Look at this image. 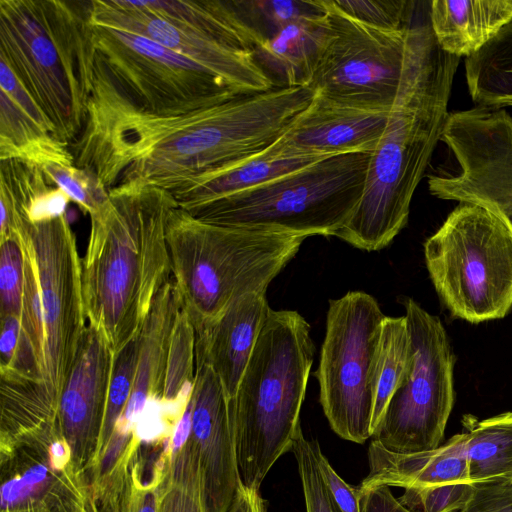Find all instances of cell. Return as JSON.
Masks as SVG:
<instances>
[{
	"label": "cell",
	"instance_id": "51",
	"mask_svg": "<svg viewBox=\"0 0 512 512\" xmlns=\"http://www.w3.org/2000/svg\"><path fill=\"white\" fill-rule=\"evenodd\" d=\"M507 106H511V107H512V100H511V101H509V102H507V103L505 104L504 108H505V107H507Z\"/></svg>",
	"mask_w": 512,
	"mask_h": 512
},
{
	"label": "cell",
	"instance_id": "26",
	"mask_svg": "<svg viewBox=\"0 0 512 512\" xmlns=\"http://www.w3.org/2000/svg\"><path fill=\"white\" fill-rule=\"evenodd\" d=\"M512 19V0H433L429 24L438 46L456 57L484 47Z\"/></svg>",
	"mask_w": 512,
	"mask_h": 512
},
{
	"label": "cell",
	"instance_id": "23",
	"mask_svg": "<svg viewBox=\"0 0 512 512\" xmlns=\"http://www.w3.org/2000/svg\"><path fill=\"white\" fill-rule=\"evenodd\" d=\"M182 307L173 278L156 295L139 334L133 388L112 436L130 442L149 397H162L172 330Z\"/></svg>",
	"mask_w": 512,
	"mask_h": 512
},
{
	"label": "cell",
	"instance_id": "37",
	"mask_svg": "<svg viewBox=\"0 0 512 512\" xmlns=\"http://www.w3.org/2000/svg\"><path fill=\"white\" fill-rule=\"evenodd\" d=\"M314 442L307 440L300 429L291 448L298 465L306 512H342L324 481Z\"/></svg>",
	"mask_w": 512,
	"mask_h": 512
},
{
	"label": "cell",
	"instance_id": "4",
	"mask_svg": "<svg viewBox=\"0 0 512 512\" xmlns=\"http://www.w3.org/2000/svg\"><path fill=\"white\" fill-rule=\"evenodd\" d=\"M96 54L90 1L0 0V59L68 145L86 122Z\"/></svg>",
	"mask_w": 512,
	"mask_h": 512
},
{
	"label": "cell",
	"instance_id": "38",
	"mask_svg": "<svg viewBox=\"0 0 512 512\" xmlns=\"http://www.w3.org/2000/svg\"><path fill=\"white\" fill-rule=\"evenodd\" d=\"M49 180L61 188L89 215L108 199V190L90 172L75 165L49 163L41 167Z\"/></svg>",
	"mask_w": 512,
	"mask_h": 512
},
{
	"label": "cell",
	"instance_id": "42",
	"mask_svg": "<svg viewBox=\"0 0 512 512\" xmlns=\"http://www.w3.org/2000/svg\"><path fill=\"white\" fill-rule=\"evenodd\" d=\"M314 448L324 481L338 507L342 512H360L357 487L349 485L337 474L321 451L317 441L314 442Z\"/></svg>",
	"mask_w": 512,
	"mask_h": 512
},
{
	"label": "cell",
	"instance_id": "17",
	"mask_svg": "<svg viewBox=\"0 0 512 512\" xmlns=\"http://www.w3.org/2000/svg\"><path fill=\"white\" fill-rule=\"evenodd\" d=\"M189 440L200 463L206 512H226L242 481L238 468L230 405L213 368L195 360Z\"/></svg>",
	"mask_w": 512,
	"mask_h": 512
},
{
	"label": "cell",
	"instance_id": "30",
	"mask_svg": "<svg viewBox=\"0 0 512 512\" xmlns=\"http://www.w3.org/2000/svg\"><path fill=\"white\" fill-rule=\"evenodd\" d=\"M411 360V340L405 315L385 316L376 363V393L372 434L385 408L406 375Z\"/></svg>",
	"mask_w": 512,
	"mask_h": 512
},
{
	"label": "cell",
	"instance_id": "16",
	"mask_svg": "<svg viewBox=\"0 0 512 512\" xmlns=\"http://www.w3.org/2000/svg\"><path fill=\"white\" fill-rule=\"evenodd\" d=\"M114 353L103 334L87 325L57 406V427L78 473L95 458L111 380Z\"/></svg>",
	"mask_w": 512,
	"mask_h": 512
},
{
	"label": "cell",
	"instance_id": "36",
	"mask_svg": "<svg viewBox=\"0 0 512 512\" xmlns=\"http://www.w3.org/2000/svg\"><path fill=\"white\" fill-rule=\"evenodd\" d=\"M332 5L343 14L363 24L390 32L410 29L413 1L406 0H331Z\"/></svg>",
	"mask_w": 512,
	"mask_h": 512
},
{
	"label": "cell",
	"instance_id": "50",
	"mask_svg": "<svg viewBox=\"0 0 512 512\" xmlns=\"http://www.w3.org/2000/svg\"><path fill=\"white\" fill-rule=\"evenodd\" d=\"M77 512H88L85 503L81 506V508Z\"/></svg>",
	"mask_w": 512,
	"mask_h": 512
},
{
	"label": "cell",
	"instance_id": "45",
	"mask_svg": "<svg viewBox=\"0 0 512 512\" xmlns=\"http://www.w3.org/2000/svg\"><path fill=\"white\" fill-rule=\"evenodd\" d=\"M0 338V366L1 369L9 367L19 345L21 336V319L10 316L1 319Z\"/></svg>",
	"mask_w": 512,
	"mask_h": 512
},
{
	"label": "cell",
	"instance_id": "35",
	"mask_svg": "<svg viewBox=\"0 0 512 512\" xmlns=\"http://www.w3.org/2000/svg\"><path fill=\"white\" fill-rule=\"evenodd\" d=\"M139 446L113 470L117 512H157L158 487L166 470L157 471L149 482L142 481L141 464L136 457Z\"/></svg>",
	"mask_w": 512,
	"mask_h": 512
},
{
	"label": "cell",
	"instance_id": "47",
	"mask_svg": "<svg viewBox=\"0 0 512 512\" xmlns=\"http://www.w3.org/2000/svg\"><path fill=\"white\" fill-rule=\"evenodd\" d=\"M49 465L52 469L63 471L72 465V451L68 442L62 437L53 439L47 447Z\"/></svg>",
	"mask_w": 512,
	"mask_h": 512
},
{
	"label": "cell",
	"instance_id": "3",
	"mask_svg": "<svg viewBox=\"0 0 512 512\" xmlns=\"http://www.w3.org/2000/svg\"><path fill=\"white\" fill-rule=\"evenodd\" d=\"M108 192L89 215L81 282L88 325L116 355L140 334L156 295L172 278L167 226L179 206L170 191L142 182Z\"/></svg>",
	"mask_w": 512,
	"mask_h": 512
},
{
	"label": "cell",
	"instance_id": "27",
	"mask_svg": "<svg viewBox=\"0 0 512 512\" xmlns=\"http://www.w3.org/2000/svg\"><path fill=\"white\" fill-rule=\"evenodd\" d=\"M138 9L184 25L227 46L253 52L257 42L238 16L232 1H132Z\"/></svg>",
	"mask_w": 512,
	"mask_h": 512
},
{
	"label": "cell",
	"instance_id": "48",
	"mask_svg": "<svg viewBox=\"0 0 512 512\" xmlns=\"http://www.w3.org/2000/svg\"><path fill=\"white\" fill-rule=\"evenodd\" d=\"M193 404L190 399L185 412L177 423L171 439V459L175 457L188 442L192 430Z\"/></svg>",
	"mask_w": 512,
	"mask_h": 512
},
{
	"label": "cell",
	"instance_id": "20",
	"mask_svg": "<svg viewBox=\"0 0 512 512\" xmlns=\"http://www.w3.org/2000/svg\"><path fill=\"white\" fill-rule=\"evenodd\" d=\"M270 310L266 293H246L212 326L195 334V360L213 368L229 401L237 392Z\"/></svg>",
	"mask_w": 512,
	"mask_h": 512
},
{
	"label": "cell",
	"instance_id": "22",
	"mask_svg": "<svg viewBox=\"0 0 512 512\" xmlns=\"http://www.w3.org/2000/svg\"><path fill=\"white\" fill-rule=\"evenodd\" d=\"M330 156L281 147L276 141L234 163L187 179L170 192L179 208L190 212L210 202L258 187Z\"/></svg>",
	"mask_w": 512,
	"mask_h": 512
},
{
	"label": "cell",
	"instance_id": "39",
	"mask_svg": "<svg viewBox=\"0 0 512 512\" xmlns=\"http://www.w3.org/2000/svg\"><path fill=\"white\" fill-rule=\"evenodd\" d=\"M1 319L15 316L21 319L24 262L17 233L0 241Z\"/></svg>",
	"mask_w": 512,
	"mask_h": 512
},
{
	"label": "cell",
	"instance_id": "5",
	"mask_svg": "<svg viewBox=\"0 0 512 512\" xmlns=\"http://www.w3.org/2000/svg\"><path fill=\"white\" fill-rule=\"evenodd\" d=\"M311 327L294 310L271 309L234 398L229 401L243 485L260 490L291 451L314 360Z\"/></svg>",
	"mask_w": 512,
	"mask_h": 512
},
{
	"label": "cell",
	"instance_id": "1",
	"mask_svg": "<svg viewBox=\"0 0 512 512\" xmlns=\"http://www.w3.org/2000/svg\"><path fill=\"white\" fill-rule=\"evenodd\" d=\"M314 96L308 87L273 88L187 113L156 115L126 98L96 55L86 122L70 151L74 165L107 190L142 182L171 191L269 147Z\"/></svg>",
	"mask_w": 512,
	"mask_h": 512
},
{
	"label": "cell",
	"instance_id": "9",
	"mask_svg": "<svg viewBox=\"0 0 512 512\" xmlns=\"http://www.w3.org/2000/svg\"><path fill=\"white\" fill-rule=\"evenodd\" d=\"M385 316L376 299L362 291L329 301L315 373L319 401L332 430L354 443L372 437L376 363Z\"/></svg>",
	"mask_w": 512,
	"mask_h": 512
},
{
	"label": "cell",
	"instance_id": "32",
	"mask_svg": "<svg viewBox=\"0 0 512 512\" xmlns=\"http://www.w3.org/2000/svg\"><path fill=\"white\" fill-rule=\"evenodd\" d=\"M232 3L257 45L296 19L325 12L319 0H232Z\"/></svg>",
	"mask_w": 512,
	"mask_h": 512
},
{
	"label": "cell",
	"instance_id": "18",
	"mask_svg": "<svg viewBox=\"0 0 512 512\" xmlns=\"http://www.w3.org/2000/svg\"><path fill=\"white\" fill-rule=\"evenodd\" d=\"M54 438L35 437L2 449L11 473L1 487V512H77L85 503L73 465L63 471L49 465L45 446Z\"/></svg>",
	"mask_w": 512,
	"mask_h": 512
},
{
	"label": "cell",
	"instance_id": "49",
	"mask_svg": "<svg viewBox=\"0 0 512 512\" xmlns=\"http://www.w3.org/2000/svg\"><path fill=\"white\" fill-rule=\"evenodd\" d=\"M106 498V512H117V495L112 492L104 493Z\"/></svg>",
	"mask_w": 512,
	"mask_h": 512
},
{
	"label": "cell",
	"instance_id": "11",
	"mask_svg": "<svg viewBox=\"0 0 512 512\" xmlns=\"http://www.w3.org/2000/svg\"><path fill=\"white\" fill-rule=\"evenodd\" d=\"M97 58L114 85L135 106L177 115L239 95L227 80L200 63L149 38L92 24Z\"/></svg>",
	"mask_w": 512,
	"mask_h": 512
},
{
	"label": "cell",
	"instance_id": "25",
	"mask_svg": "<svg viewBox=\"0 0 512 512\" xmlns=\"http://www.w3.org/2000/svg\"><path fill=\"white\" fill-rule=\"evenodd\" d=\"M330 37L331 25L325 10L286 24L258 44L253 57L275 88H310Z\"/></svg>",
	"mask_w": 512,
	"mask_h": 512
},
{
	"label": "cell",
	"instance_id": "19",
	"mask_svg": "<svg viewBox=\"0 0 512 512\" xmlns=\"http://www.w3.org/2000/svg\"><path fill=\"white\" fill-rule=\"evenodd\" d=\"M389 113L342 105L315 94L276 143L323 156L372 153L385 131Z\"/></svg>",
	"mask_w": 512,
	"mask_h": 512
},
{
	"label": "cell",
	"instance_id": "7",
	"mask_svg": "<svg viewBox=\"0 0 512 512\" xmlns=\"http://www.w3.org/2000/svg\"><path fill=\"white\" fill-rule=\"evenodd\" d=\"M370 156L368 152L330 156L188 213L225 227L334 236L362 198Z\"/></svg>",
	"mask_w": 512,
	"mask_h": 512
},
{
	"label": "cell",
	"instance_id": "29",
	"mask_svg": "<svg viewBox=\"0 0 512 512\" xmlns=\"http://www.w3.org/2000/svg\"><path fill=\"white\" fill-rule=\"evenodd\" d=\"M464 64L475 106L504 108L512 100V19Z\"/></svg>",
	"mask_w": 512,
	"mask_h": 512
},
{
	"label": "cell",
	"instance_id": "14",
	"mask_svg": "<svg viewBox=\"0 0 512 512\" xmlns=\"http://www.w3.org/2000/svg\"><path fill=\"white\" fill-rule=\"evenodd\" d=\"M21 228L34 256L42 300L45 330L42 382L57 408L87 326L82 260L66 214L40 223L25 218Z\"/></svg>",
	"mask_w": 512,
	"mask_h": 512
},
{
	"label": "cell",
	"instance_id": "31",
	"mask_svg": "<svg viewBox=\"0 0 512 512\" xmlns=\"http://www.w3.org/2000/svg\"><path fill=\"white\" fill-rule=\"evenodd\" d=\"M157 512H206L199 458L190 440L169 462L158 487Z\"/></svg>",
	"mask_w": 512,
	"mask_h": 512
},
{
	"label": "cell",
	"instance_id": "10",
	"mask_svg": "<svg viewBox=\"0 0 512 512\" xmlns=\"http://www.w3.org/2000/svg\"><path fill=\"white\" fill-rule=\"evenodd\" d=\"M411 340V360L390 398L373 440L396 453H415L441 446L454 402V365L441 320L415 300H401Z\"/></svg>",
	"mask_w": 512,
	"mask_h": 512
},
{
	"label": "cell",
	"instance_id": "41",
	"mask_svg": "<svg viewBox=\"0 0 512 512\" xmlns=\"http://www.w3.org/2000/svg\"><path fill=\"white\" fill-rule=\"evenodd\" d=\"M473 493L459 512H512V481L473 483Z\"/></svg>",
	"mask_w": 512,
	"mask_h": 512
},
{
	"label": "cell",
	"instance_id": "28",
	"mask_svg": "<svg viewBox=\"0 0 512 512\" xmlns=\"http://www.w3.org/2000/svg\"><path fill=\"white\" fill-rule=\"evenodd\" d=\"M471 483L512 481V411L485 419L462 418Z\"/></svg>",
	"mask_w": 512,
	"mask_h": 512
},
{
	"label": "cell",
	"instance_id": "15",
	"mask_svg": "<svg viewBox=\"0 0 512 512\" xmlns=\"http://www.w3.org/2000/svg\"><path fill=\"white\" fill-rule=\"evenodd\" d=\"M90 22L149 38L212 70L243 94L275 88L253 52L227 46L192 28L144 12L132 1L92 0Z\"/></svg>",
	"mask_w": 512,
	"mask_h": 512
},
{
	"label": "cell",
	"instance_id": "33",
	"mask_svg": "<svg viewBox=\"0 0 512 512\" xmlns=\"http://www.w3.org/2000/svg\"><path fill=\"white\" fill-rule=\"evenodd\" d=\"M139 349V335L114 355L102 430L92 466L96 468L125 410L132 392Z\"/></svg>",
	"mask_w": 512,
	"mask_h": 512
},
{
	"label": "cell",
	"instance_id": "21",
	"mask_svg": "<svg viewBox=\"0 0 512 512\" xmlns=\"http://www.w3.org/2000/svg\"><path fill=\"white\" fill-rule=\"evenodd\" d=\"M17 159L40 167L74 165L69 145L59 140L50 121L11 68L0 66V160Z\"/></svg>",
	"mask_w": 512,
	"mask_h": 512
},
{
	"label": "cell",
	"instance_id": "8",
	"mask_svg": "<svg viewBox=\"0 0 512 512\" xmlns=\"http://www.w3.org/2000/svg\"><path fill=\"white\" fill-rule=\"evenodd\" d=\"M433 286L453 317L477 324L512 308V233L494 215L458 203L424 244Z\"/></svg>",
	"mask_w": 512,
	"mask_h": 512
},
{
	"label": "cell",
	"instance_id": "43",
	"mask_svg": "<svg viewBox=\"0 0 512 512\" xmlns=\"http://www.w3.org/2000/svg\"><path fill=\"white\" fill-rule=\"evenodd\" d=\"M70 197L59 187L50 184L41 189L30 201L26 219L40 223L66 214Z\"/></svg>",
	"mask_w": 512,
	"mask_h": 512
},
{
	"label": "cell",
	"instance_id": "6",
	"mask_svg": "<svg viewBox=\"0 0 512 512\" xmlns=\"http://www.w3.org/2000/svg\"><path fill=\"white\" fill-rule=\"evenodd\" d=\"M307 237L203 222L177 207L167 243L172 278L195 334L246 293H266Z\"/></svg>",
	"mask_w": 512,
	"mask_h": 512
},
{
	"label": "cell",
	"instance_id": "40",
	"mask_svg": "<svg viewBox=\"0 0 512 512\" xmlns=\"http://www.w3.org/2000/svg\"><path fill=\"white\" fill-rule=\"evenodd\" d=\"M473 489L468 482L407 488L399 501L413 512H456L468 503Z\"/></svg>",
	"mask_w": 512,
	"mask_h": 512
},
{
	"label": "cell",
	"instance_id": "2",
	"mask_svg": "<svg viewBox=\"0 0 512 512\" xmlns=\"http://www.w3.org/2000/svg\"><path fill=\"white\" fill-rule=\"evenodd\" d=\"M459 61L438 46L429 23L411 27L400 88L371 153L362 198L335 237L377 251L406 226L412 197L450 114Z\"/></svg>",
	"mask_w": 512,
	"mask_h": 512
},
{
	"label": "cell",
	"instance_id": "46",
	"mask_svg": "<svg viewBox=\"0 0 512 512\" xmlns=\"http://www.w3.org/2000/svg\"><path fill=\"white\" fill-rule=\"evenodd\" d=\"M226 512H268L267 501L259 491L249 489L241 483Z\"/></svg>",
	"mask_w": 512,
	"mask_h": 512
},
{
	"label": "cell",
	"instance_id": "24",
	"mask_svg": "<svg viewBox=\"0 0 512 512\" xmlns=\"http://www.w3.org/2000/svg\"><path fill=\"white\" fill-rule=\"evenodd\" d=\"M465 442V434L461 432L434 450L396 453L372 440L368 448L369 473L357 487L385 485L407 489L471 483Z\"/></svg>",
	"mask_w": 512,
	"mask_h": 512
},
{
	"label": "cell",
	"instance_id": "12",
	"mask_svg": "<svg viewBox=\"0 0 512 512\" xmlns=\"http://www.w3.org/2000/svg\"><path fill=\"white\" fill-rule=\"evenodd\" d=\"M325 8L331 37L310 88L342 105L390 111L400 88L409 30L390 32L363 24L336 9Z\"/></svg>",
	"mask_w": 512,
	"mask_h": 512
},
{
	"label": "cell",
	"instance_id": "34",
	"mask_svg": "<svg viewBox=\"0 0 512 512\" xmlns=\"http://www.w3.org/2000/svg\"><path fill=\"white\" fill-rule=\"evenodd\" d=\"M195 379V330L187 312L181 307L172 330L163 394L174 400L185 384Z\"/></svg>",
	"mask_w": 512,
	"mask_h": 512
},
{
	"label": "cell",
	"instance_id": "44",
	"mask_svg": "<svg viewBox=\"0 0 512 512\" xmlns=\"http://www.w3.org/2000/svg\"><path fill=\"white\" fill-rule=\"evenodd\" d=\"M360 512H413L396 499L385 485L359 489Z\"/></svg>",
	"mask_w": 512,
	"mask_h": 512
},
{
	"label": "cell",
	"instance_id": "13",
	"mask_svg": "<svg viewBox=\"0 0 512 512\" xmlns=\"http://www.w3.org/2000/svg\"><path fill=\"white\" fill-rule=\"evenodd\" d=\"M440 141L453 154L458 169L453 174L429 175L430 194L479 206L512 233V116L496 107L450 112Z\"/></svg>",
	"mask_w": 512,
	"mask_h": 512
}]
</instances>
